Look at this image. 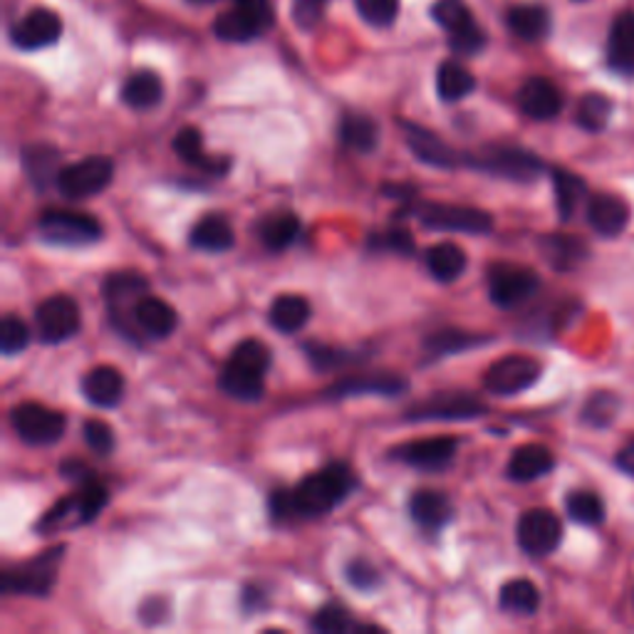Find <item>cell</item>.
Instances as JSON below:
<instances>
[{
    "mask_svg": "<svg viewBox=\"0 0 634 634\" xmlns=\"http://www.w3.org/2000/svg\"><path fill=\"white\" fill-rule=\"evenodd\" d=\"M355 474L347 464H327L320 471L302 479L292 491H276L270 496L272 519H320L337 509L355 489Z\"/></svg>",
    "mask_w": 634,
    "mask_h": 634,
    "instance_id": "1",
    "label": "cell"
},
{
    "mask_svg": "<svg viewBox=\"0 0 634 634\" xmlns=\"http://www.w3.org/2000/svg\"><path fill=\"white\" fill-rule=\"evenodd\" d=\"M270 349L260 340H243L233 349L219 375V387L238 402H258L266 394V372L270 369Z\"/></svg>",
    "mask_w": 634,
    "mask_h": 634,
    "instance_id": "2",
    "label": "cell"
},
{
    "mask_svg": "<svg viewBox=\"0 0 634 634\" xmlns=\"http://www.w3.org/2000/svg\"><path fill=\"white\" fill-rule=\"evenodd\" d=\"M464 164L483 174H491V177L521 183L535 181L545 171L541 156L521 149V146H486V149L476 154H464Z\"/></svg>",
    "mask_w": 634,
    "mask_h": 634,
    "instance_id": "3",
    "label": "cell"
},
{
    "mask_svg": "<svg viewBox=\"0 0 634 634\" xmlns=\"http://www.w3.org/2000/svg\"><path fill=\"white\" fill-rule=\"evenodd\" d=\"M63 545L37 553L35 558L11 565L0 572V590L5 594H27V598H45L57 580L63 563Z\"/></svg>",
    "mask_w": 634,
    "mask_h": 634,
    "instance_id": "4",
    "label": "cell"
},
{
    "mask_svg": "<svg viewBox=\"0 0 634 634\" xmlns=\"http://www.w3.org/2000/svg\"><path fill=\"white\" fill-rule=\"evenodd\" d=\"M107 501H110V491H107L102 483L87 481L80 486V491L57 501L53 509L43 515V521L37 523V531L55 533L63 529H77V525L92 523L97 515L104 511Z\"/></svg>",
    "mask_w": 634,
    "mask_h": 634,
    "instance_id": "5",
    "label": "cell"
},
{
    "mask_svg": "<svg viewBox=\"0 0 634 634\" xmlns=\"http://www.w3.org/2000/svg\"><path fill=\"white\" fill-rule=\"evenodd\" d=\"M37 233L45 243L63 248L90 246L102 238V223L90 213L70 209H47L37 219Z\"/></svg>",
    "mask_w": 634,
    "mask_h": 634,
    "instance_id": "6",
    "label": "cell"
},
{
    "mask_svg": "<svg viewBox=\"0 0 634 634\" xmlns=\"http://www.w3.org/2000/svg\"><path fill=\"white\" fill-rule=\"evenodd\" d=\"M114 177V164L107 156H87V159L63 167L57 174L55 187L63 193L65 199L82 201L97 197L112 183Z\"/></svg>",
    "mask_w": 634,
    "mask_h": 634,
    "instance_id": "7",
    "label": "cell"
},
{
    "mask_svg": "<svg viewBox=\"0 0 634 634\" xmlns=\"http://www.w3.org/2000/svg\"><path fill=\"white\" fill-rule=\"evenodd\" d=\"M416 219L422 226L446 233H471L481 236L493 229V216L489 211L476 207H456V203H422L416 209Z\"/></svg>",
    "mask_w": 634,
    "mask_h": 634,
    "instance_id": "8",
    "label": "cell"
},
{
    "mask_svg": "<svg viewBox=\"0 0 634 634\" xmlns=\"http://www.w3.org/2000/svg\"><path fill=\"white\" fill-rule=\"evenodd\" d=\"M11 426L15 436L23 438L25 444L51 446L63 438L67 416L37 402H23L11 409Z\"/></svg>",
    "mask_w": 634,
    "mask_h": 634,
    "instance_id": "9",
    "label": "cell"
},
{
    "mask_svg": "<svg viewBox=\"0 0 634 634\" xmlns=\"http://www.w3.org/2000/svg\"><path fill=\"white\" fill-rule=\"evenodd\" d=\"M543 375V365L529 355H505L486 369L483 387L493 397H515L531 389Z\"/></svg>",
    "mask_w": 634,
    "mask_h": 634,
    "instance_id": "10",
    "label": "cell"
},
{
    "mask_svg": "<svg viewBox=\"0 0 634 634\" xmlns=\"http://www.w3.org/2000/svg\"><path fill=\"white\" fill-rule=\"evenodd\" d=\"M541 290L538 272L519 263H496L489 268V296L493 305L519 308Z\"/></svg>",
    "mask_w": 634,
    "mask_h": 634,
    "instance_id": "11",
    "label": "cell"
},
{
    "mask_svg": "<svg viewBox=\"0 0 634 634\" xmlns=\"http://www.w3.org/2000/svg\"><path fill=\"white\" fill-rule=\"evenodd\" d=\"M35 327L43 343L60 345L73 340L82 327V315L77 302L67 296H51L35 310Z\"/></svg>",
    "mask_w": 634,
    "mask_h": 634,
    "instance_id": "12",
    "label": "cell"
},
{
    "mask_svg": "<svg viewBox=\"0 0 634 634\" xmlns=\"http://www.w3.org/2000/svg\"><path fill=\"white\" fill-rule=\"evenodd\" d=\"M515 535H519L523 553H529L531 558H545V555L558 550L563 541V523L548 509H531L521 515Z\"/></svg>",
    "mask_w": 634,
    "mask_h": 634,
    "instance_id": "13",
    "label": "cell"
},
{
    "mask_svg": "<svg viewBox=\"0 0 634 634\" xmlns=\"http://www.w3.org/2000/svg\"><path fill=\"white\" fill-rule=\"evenodd\" d=\"M486 412L474 394L466 392H442L432 394L426 402H419L407 412L409 422H466Z\"/></svg>",
    "mask_w": 634,
    "mask_h": 634,
    "instance_id": "14",
    "label": "cell"
},
{
    "mask_svg": "<svg viewBox=\"0 0 634 634\" xmlns=\"http://www.w3.org/2000/svg\"><path fill=\"white\" fill-rule=\"evenodd\" d=\"M456 452L458 442L454 436H429L399 444L397 448H392V458L419 468V471H442V468L454 461Z\"/></svg>",
    "mask_w": 634,
    "mask_h": 634,
    "instance_id": "15",
    "label": "cell"
},
{
    "mask_svg": "<svg viewBox=\"0 0 634 634\" xmlns=\"http://www.w3.org/2000/svg\"><path fill=\"white\" fill-rule=\"evenodd\" d=\"M63 35V21L47 8H35L13 25L11 41L21 51H43L51 47Z\"/></svg>",
    "mask_w": 634,
    "mask_h": 634,
    "instance_id": "16",
    "label": "cell"
},
{
    "mask_svg": "<svg viewBox=\"0 0 634 634\" xmlns=\"http://www.w3.org/2000/svg\"><path fill=\"white\" fill-rule=\"evenodd\" d=\"M402 130L407 136V146L412 149L419 162L434 169H456L458 164H464V156L456 154L442 136L429 132L426 126H419L412 122H402Z\"/></svg>",
    "mask_w": 634,
    "mask_h": 634,
    "instance_id": "17",
    "label": "cell"
},
{
    "mask_svg": "<svg viewBox=\"0 0 634 634\" xmlns=\"http://www.w3.org/2000/svg\"><path fill=\"white\" fill-rule=\"evenodd\" d=\"M132 325L149 337H169L179 325V315L167 300L142 296L132 310Z\"/></svg>",
    "mask_w": 634,
    "mask_h": 634,
    "instance_id": "18",
    "label": "cell"
},
{
    "mask_svg": "<svg viewBox=\"0 0 634 634\" xmlns=\"http://www.w3.org/2000/svg\"><path fill=\"white\" fill-rule=\"evenodd\" d=\"M519 107L525 116L531 120H553L563 110V94L558 87L545 77H531L529 82H523L519 90Z\"/></svg>",
    "mask_w": 634,
    "mask_h": 634,
    "instance_id": "19",
    "label": "cell"
},
{
    "mask_svg": "<svg viewBox=\"0 0 634 634\" xmlns=\"http://www.w3.org/2000/svg\"><path fill=\"white\" fill-rule=\"evenodd\" d=\"M588 223L604 238H614L630 226V207L627 201L614 197V193H594L588 201Z\"/></svg>",
    "mask_w": 634,
    "mask_h": 634,
    "instance_id": "20",
    "label": "cell"
},
{
    "mask_svg": "<svg viewBox=\"0 0 634 634\" xmlns=\"http://www.w3.org/2000/svg\"><path fill=\"white\" fill-rule=\"evenodd\" d=\"M174 152H177L179 159L187 162L189 167L211 174V177H223L231 167L229 159L207 154V149H203V134L197 126H183V130L177 132V136H174Z\"/></svg>",
    "mask_w": 634,
    "mask_h": 634,
    "instance_id": "21",
    "label": "cell"
},
{
    "mask_svg": "<svg viewBox=\"0 0 634 634\" xmlns=\"http://www.w3.org/2000/svg\"><path fill=\"white\" fill-rule=\"evenodd\" d=\"M409 515H412V521L422 531L436 533L452 521L454 509L452 501H448L444 493L432 489H419L412 493V499H409Z\"/></svg>",
    "mask_w": 634,
    "mask_h": 634,
    "instance_id": "22",
    "label": "cell"
},
{
    "mask_svg": "<svg viewBox=\"0 0 634 634\" xmlns=\"http://www.w3.org/2000/svg\"><path fill=\"white\" fill-rule=\"evenodd\" d=\"M82 394L90 404L110 409L122 402L124 397V377L120 369H114L110 365H100L90 369L82 377Z\"/></svg>",
    "mask_w": 634,
    "mask_h": 634,
    "instance_id": "23",
    "label": "cell"
},
{
    "mask_svg": "<svg viewBox=\"0 0 634 634\" xmlns=\"http://www.w3.org/2000/svg\"><path fill=\"white\" fill-rule=\"evenodd\" d=\"M553 466H555V456L548 446L525 444L515 448V452L511 454V461H509V468H505V474H509L511 481L531 483L535 479H543L545 474H550Z\"/></svg>",
    "mask_w": 634,
    "mask_h": 634,
    "instance_id": "24",
    "label": "cell"
},
{
    "mask_svg": "<svg viewBox=\"0 0 634 634\" xmlns=\"http://www.w3.org/2000/svg\"><path fill=\"white\" fill-rule=\"evenodd\" d=\"M409 389L402 375H367V377H349L345 382H337L327 389V394L335 397H357V394H382V397H399Z\"/></svg>",
    "mask_w": 634,
    "mask_h": 634,
    "instance_id": "25",
    "label": "cell"
},
{
    "mask_svg": "<svg viewBox=\"0 0 634 634\" xmlns=\"http://www.w3.org/2000/svg\"><path fill=\"white\" fill-rule=\"evenodd\" d=\"M191 246L203 253H226L236 243V233H233L231 223L219 216V213H209V216L199 219L191 229Z\"/></svg>",
    "mask_w": 634,
    "mask_h": 634,
    "instance_id": "26",
    "label": "cell"
},
{
    "mask_svg": "<svg viewBox=\"0 0 634 634\" xmlns=\"http://www.w3.org/2000/svg\"><path fill=\"white\" fill-rule=\"evenodd\" d=\"M608 63L620 75H634V13H622L614 21L608 43Z\"/></svg>",
    "mask_w": 634,
    "mask_h": 634,
    "instance_id": "27",
    "label": "cell"
},
{
    "mask_svg": "<svg viewBox=\"0 0 634 634\" xmlns=\"http://www.w3.org/2000/svg\"><path fill=\"white\" fill-rule=\"evenodd\" d=\"M310 312V302L305 298L288 292V296H278L272 300L268 318L272 330H278L282 335H296L308 325Z\"/></svg>",
    "mask_w": 634,
    "mask_h": 634,
    "instance_id": "28",
    "label": "cell"
},
{
    "mask_svg": "<svg viewBox=\"0 0 634 634\" xmlns=\"http://www.w3.org/2000/svg\"><path fill=\"white\" fill-rule=\"evenodd\" d=\"M258 236L268 251H286L300 236V219L292 211H272L260 221Z\"/></svg>",
    "mask_w": 634,
    "mask_h": 634,
    "instance_id": "29",
    "label": "cell"
},
{
    "mask_svg": "<svg viewBox=\"0 0 634 634\" xmlns=\"http://www.w3.org/2000/svg\"><path fill=\"white\" fill-rule=\"evenodd\" d=\"M426 268L432 272V278H436L438 282H454L464 276L466 270V253L461 246H456V243H436L426 251Z\"/></svg>",
    "mask_w": 634,
    "mask_h": 634,
    "instance_id": "30",
    "label": "cell"
},
{
    "mask_svg": "<svg viewBox=\"0 0 634 634\" xmlns=\"http://www.w3.org/2000/svg\"><path fill=\"white\" fill-rule=\"evenodd\" d=\"M23 167H25V174L31 177L35 187L45 189L51 181H57V174H60V152H57L55 146H47V144L25 146Z\"/></svg>",
    "mask_w": 634,
    "mask_h": 634,
    "instance_id": "31",
    "label": "cell"
},
{
    "mask_svg": "<svg viewBox=\"0 0 634 634\" xmlns=\"http://www.w3.org/2000/svg\"><path fill=\"white\" fill-rule=\"evenodd\" d=\"M213 33H216L219 41L226 43H248L260 33H266V27H263L251 13L236 5L233 11L221 13L216 21H213Z\"/></svg>",
    "mask_w": 634,
    "mask_h": 634,
    "instance_id": "32",
    "label": "cell"
},
{
    "mask_svg": "<svg viewBox=\"0 0 634 634\" xmlns=\"http://www.w3.org/2000/svg\"><path fill=\"white\" fill-rule=\"evenodd\" d=\"M162 97L164 85L159 80V75H154L149 70L134 73L122 87V100L124 104H130L132 110H152V107L162 102Z\"/></svg>",
    "mask_w": 634,
    "mask_h": 634,
    "instance_id": "33",
    "label": "cell"
},
{
    "mask_svg": "<svg viewBox=\"0 0 634 634\" xmlns=\"http://www.w3.org/2000/svg\"><path fill=\"white\" fill-rule=\"evenodd\" d=\"M509 27L521 41H543L550 31V15L543 5H515L509 11Z\"/></svg>",
    "mask_w": 634,
    "mask_h": 634,
    "instance_id": "34",
    "label": "cell"
},
{
    "mask_svg": "<svg viewBox=\"0 0 634 634\" xmlns=\"http://www.w3.org/2000/svg\"><path fill=\"white\" fill-rule=\"evenodd\" d=\"M340 142H343L347 149L367 154L372 152L379 142V126L369 120L367 114L349 112L340 122Z\"/></svg>",
    "mask_w": 634,
    "mask_h": 634,
    "instance_id": "35",
    "label": "cell"
},
{
    "mask_svg": "<svg viewBox=\"0 0 634 634\" xmlns=\"http://www.w3.org/2000/svg\"><path fill=\"white\" fill-rule=\"evenodd\" d=\"M476 90V77L461 63L446 60L436 73V92L444 102H458Z\"/></svg>",
    "mask_w": 634,
    "mask_h": 634,
    "instance_id": "36",
    "label": "cell"
},
{
    "mask_svg": "<svg viewBox=\"0 0 634 634\" xmlns=\"http://www.w3.org/2000/svg\"><path fill=\"white\" fill-rule=\"evenodd\" d=\"M499 604H501V610H505V612L529 618V614H535L541 608V590L535 588L531 580L515 578L511 582H505L501 588Z\"/></svg>",
    "mask_w": 634,
    "mask_h": 634,
    "instance_id": "37",
    "label": "cell"
},
{
    "mask_svg": "<svg viewBox=\"0 0 634 634\" xmlns=\"http://www.w3.org/2000/svg\"><path fill=\"white\" fill-rule=\"evenodd\" d=\"M541 253L555 270H570L585 258L588 248H585V243L578 236H560V233H555V236H545L541 241Z\"/></svg>",
    "mask_w": 634,
    "mask_h": 634,
    "instance_id": "38",
    "label": "cell"
},
{
    "mask_svg": "<svg viewBox=\"0 0 634 634\" xmlns=\"http://www.w3.org/2000/svg\"><path fill=\"white\" fill-rule=\"evenodd\" d=\"M550 177H553L555 203H558L560 219L570 221L575 209L580 207L585 193H588V187H585V181L578 177V174H572L568 169H553Z\"/></svg>",
    "mask_w": 634,
    "mask_h": 634,
    "instance_id": "39",
    "label": "cell"
},
{
    "mask_svg": "<svg viewBox=\"0 0 634 634\" xmlns=\"http://www.w3.org/2000/svg\"><path fill=\"white\" fill-rule=\"evenodd\" d=\"M481 343H486V340H481L479 335L461 333V330H442V333L429 335L424 347L432 357H446L454 353H464V349H471Z\"/></svg>",
    "mask_w": 634,
    "mask_h": 634,
    "instance_id": "40",
    "label": "cell"
},
{
    "mask_svg": "<svg viewBox=\"0 0 634 634\" xmlns=\"http://www.w3.org/2000/svg\"><path fill=\"white\" fill-rule=\"evenodd\" d=\"M612 114V102L610 97H604L600 92L585 94L578 104V124L588 132H600L608 126Z\"/></svg>",
    "mask_w": 634,
    "mask_h": 634,
    "instance_id": "41",
    "label": "cell"
},
{
    "mask_svg": "<svg viewBox=\"0 0 634 634\" xmlns=\"http://www.w3.org/2000/svg\"><path fill=\"white\" fill-rule=\"evenodd\" d=\"M565 509L575 523L598 525L604 521V503L592 491H572L565 501Z\"/></svg>",
    "mask_w": 634,
    "mask_h": 634,
    "instance_id": "42",
    "label": "cell"
},
{
    "mask_svg": "<svg viewBox=\"0 0 634 634\" xmlns=\"http://www.w3.org/2000/svg\"><path fill=\"white\" fill-rule=\"evenodd\" d=\"M310 630L323 632V634H340V632H347V630H357V624L349 620V612H347L345 604L327 602L315 614H312Z\"/></svg>",
    "mask_w": 634,
    "mask_h": 634,
    "instance_id": "43",
    "label": "cell"
},
{
    "mask_svg": "<svg viewBox=\"0 0 634 634\" xmlns=\"http://www.w3.org/2000/svg\"><path fill=\"white\" fill-rule=\"evenodd\" d=\"M305 355L310 359V365L315 367L318 372H335V369L345 367V365H353L357 359L355 353H347V349H343V347L320 345V343L305 345Z\"/></svg>",
    "mask_w": 634,
    "mask_h": 634,
    "instance_id": "44",
    "label": "cell"
},
{
    "mask_svg": "<svg viewBox=\"0 0 634 634\" xmlns=\"http://www.w3.org/2000/svg\"><path fill=\"white\" fill-rule=\"evenodd\" d=\"M31 345V327L18 315H5L0 325V353L3 357H15Z\"/></svg>",
    "mask_w": 634,
    "mask_h": 634,
    "instance_id": "45",
    "label": "cell"
},
{
    "mask_svg": "<svg viewBox=\"0 0 634 634\" xmlns=\"http://www.w3.org/2000/svg\"><path fill=\"white\" fill-rule=\"evenodd\" d=\"M620 412V399L612 392H594L582 407V422L592 426H608Z\"/></svg>",
    "mask_w": 634,
    "mask_h": 634,
    "instance_id": "46",
    "label": "cell"
},
{
    "mask_svg": "<svg viewBox=\"0 0 634 634\" xmlns=\"http://www.w3.org/2000/svg\"><path fill=\"white\" fill-rule=\"evenodd\" d=\"M432 18L444 27L446 33H454L458 27H464L466 23H471V11L464 0H436L432 5Z\"/></svg>",
    "mask_w": 634,
    "mask_h": 634,
    "instance_id": "47",
    "label": "cell"
},
{
    "mask_svg": "<svg viewBox=\"0 0 634 634\" xmlns=\"http://www.w3.org/2000/svg\"><path fill=\"white\" fill-rule=\"evenodd\" d=\"M448 47H452L456 55H464V57L479 55L486 47L483 27L476 21L466 23L464 27H458V31L448 33Z\"/></svg>",
    "mask_w": 634,
    "mask_h": 634,
    "instance_id": "48",
    "label": "cell"
},
{
    "mask_svg": "<svg viewBox=\"0 0 634 634\" xmlns=\"http://www.w3.org/2000/svg\"><path fill=\"white\" fill-rule=\"evenodd\" d=\"M357 11L369 25L387 27L397 21L399 0H357Z\"/></svg>",
    "mask_w": 634,
    "mask_h": 634,
    "instance_id": "49",
    "label": "cell"
},
{
    "mask_svg": "<svg viewBox=\"0 0 634 634\" xmlns=\"http://www.w3.org/2000/svg\"><path fill=\"white\" fill-rule=\"evenodd\" d=\"M82 436L87 446H90L97 456H110L114 452V432L110 424L102 422V419H90V422H85Z\"/></svg>",
    "mask_w": 634,
    "mask_h": 634,
    "instance_id": "50",
    "label": "cell"
},
{
    "mask_svg": "<svg viewBox=\"0 0 634 634\" xmlns=\"http://www.w3.org/2000/svg\"><path fill=\"white\" fill-rule=\"evenodd\" d=\"M345 578L359 592H372L377 585L382 582V578H379V570L365 558L349 560L347 568H345Z\"/></svg>",
    "mask_w": 634,
    "mask_h": 634,
    "instance_id": "51",
    "label": "cell"
},
{
    "mask_svg": "<svg viewBox=\"0 0 634 634\" xmlns=\"http://www.w3.org/2000/svg\"><path fill=\"white\" fill-rule=\"evenodd\" d=\"M372 246L377 251H392L399 256H412L414 253V238L407 229H389L379 236H372Z\"/></svg>",
    "mask_w": 634,
    "mask_h": 634,
    "instance_id": "52",
    "label": "cell"
},
{
    "mask_svg": "<svg viewBox=\"0 0 634 634\" xmlns=\"http://www.w3.org/2000/svg\"><path fill=\"white\" fill-rule=\"evenodd\" d=\"M327 0H292V21H296L302 31H310L320 21H323Z\"/></svg>",
    "mask_w": 634,
    "mask_h": 634,
    "instance_id": "53",
    "label": "cell"
},
{
    "mask_svg": "<svg viewBox=\"0 0 634 634\" xmlns=\"http://www.w3.org/2000/svg\"><path fill=\"white\" fill-rule=\"evenodd\" d=\"M236 5L256 18L266 31L272 25V0H236Z\"/></svg>",
    "mask_w": 634,
    "mask_h": 634,
    "instance_id": "54",
    "label": "cell"
},
{
    "mask_svg": "<svg viewBox=\"0 0 634 634\" xmlns=\"http://www.w3.org/2000/svg\"><path fill=\"white\" fill-rule=\"evenodd\" d=\"M241 604L246 612L263 608V604H266V592H263L260 588H253V585H246L241 592Z\"/></svg>",
    "mask_w": 634,
    "mask_h": 634,
    "instance_id": "55",
    "label": "cell"
},
{
    "mask_svg": "<svg viewBox=\"0 0 634 634\" xmlns=\"http://www.w3.org/2000/svg\"><path fill=\"white\" fill-rule=\"evenodd\" d=\"M614 461H618L620 471H624V474L632 476V479H634V442H630L627 446H622Z\"/></svg>",
    "mask_w": 634,
    "mask_h": 634,
    "instance_id": "56",
    "label": "cell"
},
{
    "mask_svg": "<svg viewBox=\"0 0 634 634\" xmlns=\"http://www.w3.org/2000/svg\"><path fill=\"white\" fill-rule=\"evenodd\" d=\"M189 3H197V5H209V3H216V0H189Z\"/></svg>",
    "mask_w": 634,
    "mask_h": 634,
    "instance_id": "57",
    "label": "cell"
}]
</instances>
